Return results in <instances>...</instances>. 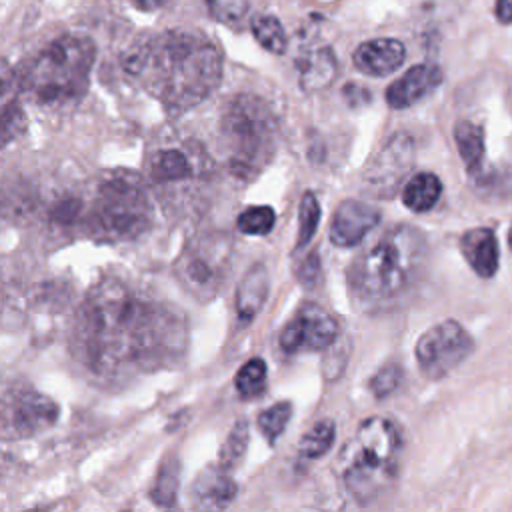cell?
I'll use <instances>...</instances> for the list:
<instances>
[{"instance_id": "4", "label": "cell", "mask_w": 512, "mask_h": 512, "mask_svg": "<svg viewBox=\"0 0 512 512\" xmlns=\"http://www.w3.org/2000/svg\"><path fill=\"white\" fill-rule=\"evenodd\" d=\"M402 434L394 420L372 416L344 444L338 472L346 490L360 504L378 500L394 482L400 466Z\"/></svg>"}, {"instance_id": "33", "label": "cell", "mask_w": 512, "mask_h": 512, "mask_svg": "<svg viewBox=\"0 0 512 512\" xmlns=\"http://www.w3.org/2000/svg\"><path fill=\"white\" fill-rule=\"evenodd\" d=\"M26 128V116L24 110L20 108L18 102L4 104V114H2V144L6 146L12 138L20 136Z\"/></svg>"}, {"instance_id": "25", "label": "cell", "mask_w": 512, "mask_h": 512, "mask_svg": "<svg viewBox=\"0 0 512 512\" xmlns=\"http://www.w3.org/2000/svg\"><path fill=\"white\" fill-rule=\"evenodd\" d=\"M152 176L160 182L184 180L192 176V166L178 150H162L152 162Z\"/></svg>"}, {"instance_id": "18", "label": "cell", "mask_w": 512, "mask_h": 512, "mask_svg": "<svg viewBox=\"0 0 512 512\" xmlns=\"http://www.w3.org/2000/svg\"><path fill=\"white\" fill-rule=\"evenodd\" d=\"M270 276L264 264H252L242 276L236 290V314L238 320L248 324L264 306L268 298Z\"/></svg>"}, {"instance_id": "24", "label": "cell", "mask_w": 512, "mask_h": 512, "mask_svg": "<svg viewBox=\"0 0 512 512\" xmlns=\"http://www.w3.org/2000/svg\"><path fill=\"white\" fill-rule=\"evenodd\" d=\"M178 480H180V464L178 458H170L162 462L158 468L156 482L150 490V498L158 506H172L178 494Z\"/></svg>"}, {"instance_id": "16", "label": "cell", "mask_w": 512, "mask_h": 512, "mask_svg": "<svg viewBox=\"0 0 512 512\" xmlns=\"http://www.w3.org/2000/svg\"><path fill=\"white\" fill-rule=\"evenodd\" d=\"M406 58V48L396 38H374L362 42L354 54V66L366 76H388L396 72Z\"/></svg>"}, {"instance_id": "14", "label": "cell", "mask_w": 512, "mask_h": 512, "mask_svg": "<svg viewBox=\"0 0 512 512\" xmlns=\"http://www.w3.org/2000/svg\"><path fill=\"white\" fill-rule=\"evenodd\" d=\"M412 156H414L412 140L404 134L394 136L390 142H386L380 156L372 164L370 176H366L368 182L376 186V190L396 188L402 182L404 174L408 172L412 164Z\"/></svg>"}, {"instance_id": "3", "label": "cell", "mask_w": 512, "mask_h": 512, "mask_svg": "<svg viewBox=\"0 0 512 512\" xmlns=\"http://www.w3.org/2000/svg\"><path fill=\"white\" fill-rule=\"evenodd\" d=\"M426 256V236L418 228L396 224L384 230L350 264V296L366 306L398 298L416 282Z\"/></svg>"}, {"instance_id": "21", "label": "cell", "mask_w": 512, "mask_h": 512, "mask_svg": "<svg viewBox=\"0 0 512 512\" xmlns=\"http://www.w3.org/2000/svg\"><path fill=\"white\" fill-rule=\"evenodd\" d=\"M442 194V182L434 172H418L414 174L404 190L402 202L412 212H428Z\"/></svg>"}, {"instance_id": "13", "label": "cell", "mask_w": 512, "mask_h": 512, "mask_svg": "<svg viewBox=\"0 0 512 512\" xmlns=\"http://www.w3.org/2000/svg\"><path fill=\"white\" fill-rule=\"evenodd\" d=\"M440 82H442L440 66L430 62L416 64L388 86L386 102L390 108H396V110L408 108L418 100H422L426 94H430L434 88H438Z\"/></svg>"}, {"instance_id": "35", "label": "cell", "mask_w": 512, "mask_h": 512, "mask_svg": "<svg viewBox=\"0 0 512 512\" xmlns=\"http://www.w3.org/2000/svg\"><path fill=\"white\" fill-rule=\"evenodd\" d=\"M318 272H320V264H318L316 254L312 252V254L308 256V260H306V262L302 264V268H300V280H302V282H310L312 278L318 276Z\"/></svg>"}, {"instance_id": "19", "label": "cell", "mask_w": 512, "mask_h": 512, "mask_svg": "<svg viewBox=\"0 0 512 512\" xmlns=\"http://www.w3.org/2000/svg\"><path fill=\"white\" fill-rule=\"evenodd\" d=\"M338 72L336 56L330 48H318L308 52L300 64V88L306 92H316L326 88Z\"/></svg>"}, {"instance_id": "34", "label": "cell", "mask_w": 512, "mask_h": 512, "mask_svg": "<svg viewBox=\"0 0 512 512\" xmlns=\"http://www.w3.org/2000/svg\"><path fill=\"white\" fill-rule=\"evenodd\" d=\"M344 94H346V100H348L350 106H360V104L370 102V92L362 86H356V84H348L344 88Z\"/></svg>"}, {"instance_id": "11", "label": "cell", "mask_w": 512, "mask_h": 512, "mask_svg": "<svg viewBox=\"0 0 512 512\" xmlns=\"http://www.w3.org/2000/svg\"><path fill=\"white\" fill-rule=\"evenodd\" d=\"M10 406L12 408L6 420L12 424V430L18 436H30L50 428L58 420L60 412L58 404L52 398L36 390H24L14 394Z\"/></svg>"}, {"instance_id": "15", "label": "cell", "mask_w": 512, "mask_h": 512, "mask_svg": "<svg viewBox=\"0 0 512 512\" xmlns=\"http://www.w3.org/2000/svg\"><path fill=\"white\" fill-rule=\"evenodd\" d=\"M238 486L232 480V470L220 462L206 466L190 486V500L196 508L222 510L236 498Z\"/></svg>"}, {"instance_id": "22", "label": "cell", "mask_w": 512, "mask_h": 512, "mask_svg": "<svg viewBox=\"0 0 512 512\" xmlns=\"http://www.w3.org/2000/svg\"><path fill=\"white\" fill-rule=\"evenodd\" d=\"M250 28H252V34H254L256 42L264 50H268L272 54H284L288 40H286L284 28H282V24H280V20L276 16L260 14V16H256L252 20Z\"/></svg>"}, {"instance_id": "7", "label": "cell", "mask_w": 512, "mask_h": 512, "mask_svg": "<svg viewBox=\"0 0 512 512\" xmlns=\"http://www.w3.org/2000/svg\"><path fill=\"white\" fill-rule=\"evenodd\" d=\"M152 220V206L146 190L130 174H112L96 190L88 224L102 240H132Z\"/></svg>"}, {"instance_id": "31", "label": "cell", "mask_w": 512, "mask_h": 512, "mask_svg": "<svg viewBox=\"0 0 512 512\" xmlns=\"http://www.w3.org/2000/svg\"><path fill=\"white\" fill-rule=\"evenodd\" d=\"M402 366L396 364V362H388L384 364L368 382V388L370 392L376 396V398H386L390 396L392 392H396V388L400 386L402 382Z\"/></svg>"}, {"instance_id": "8", "label": "cell", "mask_w": 512, "mask_h": 512, "mask_svg": "<svg viewBox=\"0 0 512 512\" xmlns=\"http://www.w3.org/2000/svg\"><path fill=\"white\" fill-rule=\"evenodd\" d=\"M230 264L228 238H198L190 242L174 264L180 284L198 300H210L226 280Z\"/></svg>"}, {"instance_id": "9", "label": "cell", "mask_w": 512, "mask_h": 512, "mask_svg": "<svg viewBox=\"0 0 512 512\" xmlns=\"http://www.w3.org/2000/svg\"><path fill=\"white\" fill-rule=\"evenodd\" d=\"M472 348L474 340L460 322L442 320L418 338L414 354L420 370L428 378L438 380L462 364Z\"/></svg>"}, {"instance_id": "2", "label": "cell", "mask_w": 512, "mask_h": 512, "mask_svg": "<svg viewBox=\"0 0 512 512\" xmlns=\"http://www.w3.org/2000/svg\"><path fill=\"white\" fill-rule=\"evenodd\" d=\"M124 64L172 112L200 104L222 78L218 46L198 32L168 30L156 34L134 48Z\"/></svg>"}, {"instance_id": "37", "label": "cell", "mask_w": 512, "mask_h": 512, "mask_svg": "<svg viewBox=\"0 0 512 512\" xmlns=\"http://www.w3.org/2000/svg\"><path fill=\"white\" fill-rule=\"evenodd\" d=\"M130 4L142 12H152V10H158L164 4H168V0H130Z\"/></svg>"}, {"instance_id": "32", "label": "cell", "mask_w": 512, "mask_h": 512, "mask_svg": "<svg viewBox=\"0 0 512 512\" xmlns=\"http://www.w3.org/2000/svg\"><path fill=\"white\" fill-rule=\"evenodd\" d=\"M210 16L222 24L236 26L248 12V0H204Z\"/></svg>"}, {"instance_id": "17", "label": "cell", "mask_w": 512, "mask_h": 512, "mask_svg": "<svg viewBox=\"0 0 512 512\" xmlns=\"http://www.w3.org/2000/svg\"><path fill=\"white\" fill-rule=\"evenodd\" d=\"M460 250L470 268L480 278H492L498 270L500 262V250H498V238L494 230L486 226L470 228L460 238Z\"/></svg>"}, {"instance_id": "12", "label": "cell", "mask_w": 512, "mask_h": 512, "mask_svg": "<svg viewBox=\"0 0 512 512\" xmlns=\"http://www.w3.org/2000/svg\"><path fill=\"white\" fill-rule=\"evenodd\" d=\"M380 222V212L360 200H344L332 214L330 240L336 246L350 248L358 244L376 224Z\"/></svg>"}, {"instance_id": "38", "label": "cell", "mask_w": 512, "mask_h": 512, "mask_svg": "<svg viewBox=\"0 0 512 512\" xmlns=\"http://www.w3.org/2000/svg\"><path fill=\"white\" fill-rule=\"evenodd\" d=\"M508 246H510V250H512V228H510V232H508Z\"/></svg>"}, {"instance_id": "29", "label": "cell", "mask_w": 512, "mask_h": 512, "mask_svg": "<svg viewBox=\"0 0 512 512\" xmlns=\"http://www.w3.org/2000/svg\"><path fill=\"white\" fill-rule=\"evenodd\" d=\"M276 222V214L270 206H250L238 218L236 226L248 236H266Z\"/></svg>"}, {"instance_id": "20", "label": "cell", "mask_w": 512, "mask_h": 512, "mask_svg": "<svg viewBox=\"0 0 512 512\" xmlns=\"http://www.w3.org/2000/svg\"><path fill=\"white\" fill-rule=\"evenodd\" d=\"M454 142H456V148L464 162L466 172L470 176L478 174L482 168V160H484V130H482V126H478L470 120L456 122Z\"/></svg>"}, {"instance_id": "28", "label": "cell", "mask_w": 512, "mask_h": 512, "mask_svg": "<svg viewBox=\"0 0 512 512\" xmlns=\"http://www.w3.org/2000/svg\"><path fill=\"white\" fill-rule=\"evenodd\" d=\"M246 448H248V424L244 420H240V422L234 424L228 438L224 440V444L220 448V454H218V462L224 468L234 470L242 462V458L246 454Z\"/></svg>"}, {"instance_id": "1", "label": "cell", "mask_w": 512, "mask_h": 512, "mask_svg": "<svg viewBox=\"0 0 512 512\" xmlns=\"http://www.w3.org/2000/svg\"><path fill=\"white\" fill-rule=\"evenodd\" d=\"M74 340L78 360L94 376L118 380L178 362L186 324L180 312L108 278L86 296Z\"/></svg>"}, {"instance_id": "23", "label": "cell", "mask_w": 512, "mask_h": 512, "mask_svg": "<svg viewBox=\"0 0 512 512\" xmlns=\"http://www.w3.org/2000/svg\"><path fill=\"white\" fill-rule=\"evenodd\" d=\"M334 436H336V426L332 420L326 418V420L316 422L298 444L300 456H304L308 460H316V458L324 456L332 448Z\"/></svg>"}, {"instance_id": "5", "label": "cell", "mask_w": 512, "mask_h": 512, "mask_svg": "<svg viewBox=\"0 0 512 512\" xmlns=\"http://www.w3.org/2000/svg\"><path fill=\"white\" fill-rule=\"evenodd\" d=\"M96 48L88 36L64 34L42 48L20 76V86L46 106L78 100L90 80Z\"/></svg>"}, {"instance_id": "30", "label": "cell", "mask_w": 512, "mask_h": 512, "mask_svg": "<svg viewBox=\"0 0 512 512\" xmlns=\"http://www.w3.org/2000/svg\"><path fill=\"white\" fill-rule=\"evenodd\" d=\"M320 222V204L314 192H304L300 200L298 210V236H296V248H302L310 242Z\"/></svg>"}, {"instance_id": "10", "label": "cell", "mask_w": 512, "mask_h": 512, "mask_svg": "<svg viewBox=\"0 0 512 512\" xmlns=\"http://www.w3.org/2000/svg\"><path fill=\"white\" fill-rule=\"evenodd\" d=\"M338 336L336 318L320 304L304 302L280 334V346L288 354L318 352L328 348Z\"/></svg>"}, {"instance_id": "6", "label": "cell", "mask_w": 512, "mask_h": 512, "mask_svg": "<svg viewBox=\"0 0 512 512\" xmlns=\"http://www.w3.org/2000/svg\"><path fill=\"white\" fill-rule=\"evenodd\" d=\"M220 134L230 168L238 176L258 174L276 154V118L258 96L236 94L222 110Z\"/></svg>"}, {"instance_id": "36", "label": "cell", "mask_w": 512, "mask_h": 512, "mask_svg": "<svg viewBox=\"0 0 512 512\" xmlns=\"http://www.w3.org/2000/svg\"><path fill=\"white\" fill-rule=\"evenodd\" d=\"M496 18L500 24H512V0H496Z\"/></svg>"}, {"instance_id": "27", "label": "cell", "mask_w": 512, "mask_h": 512, "mask_svg": "<svg viewBox=\"0 0 512 512\" xmlns=\"http://www.w3.org/2000/svg\"><path fill=\"white\" fill-rule=\"evenodd\" d=\"M290 416H292V404L290 402H278V404H272L270 408L262 410L260 416H258V428L262 432V436L266 438L268 444H274L286 424L290 422Z\"/></svg>"}, {"instance_id": "26", "label": "cell", "mask_w": 512, "mask_h": 512, "mask_svg": "<svg viewBox=\"0 0 512 512\" xmlns=\"http://www.w3.org/2000/svg\"><path fill=\"white\" fill-rule=\"evenodd\" d=\"M266 362L262 358H250L236 374L234 384L242 398H254L262 394L266 386Z\"/></svg>"}]
</instances>
